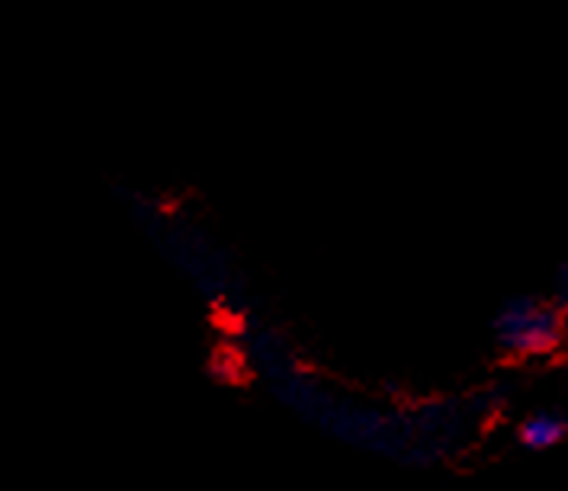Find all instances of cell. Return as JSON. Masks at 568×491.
<instances>
[{"label": "cell", "mask_w": 568, "mask_h": 491, "mask_svg": "<svg viewBox=\"0 0 568 491\" xmlns=\"http://www.w3.org/2000/svg\"><path fill=\"white\" fill-rule=\"evenodd\" d=\"M562 306L542 299H514L495 318V340L510 357H546L566 338Z\"/></svg>", "instance_id": "cell-1"}, {"label": "cell", "mask_w": 568, "mask_h": 491, "mask_svg": "<svg viewBox=\"0 0 568 491\" xmlns=\"http://www.w3.org/2000/svg\"><path fill=\"white\" fill-rule=\"evenodd\" d=\"M568 424L562 415H556V411H537V415H530V418H524L520 421V428H517V440L527 447V450H552V447H559L562 440H566Z\"/></svg>", "instance_id": "cell-2"}, {"label": "cell", "mask_w": 568, "mask_h": 491, "mask_svg": "<svg viewBox=\"0 0 568 491\" xmlns=\"http://www.w3.org/2000/svg\"><path fill=\"white\" fill-rule=\"evenodd\" d=\"M559 306L568 315V267H562V274H559Z\"/></svg>", "instance_id": "cell-3"}]
</instances>
